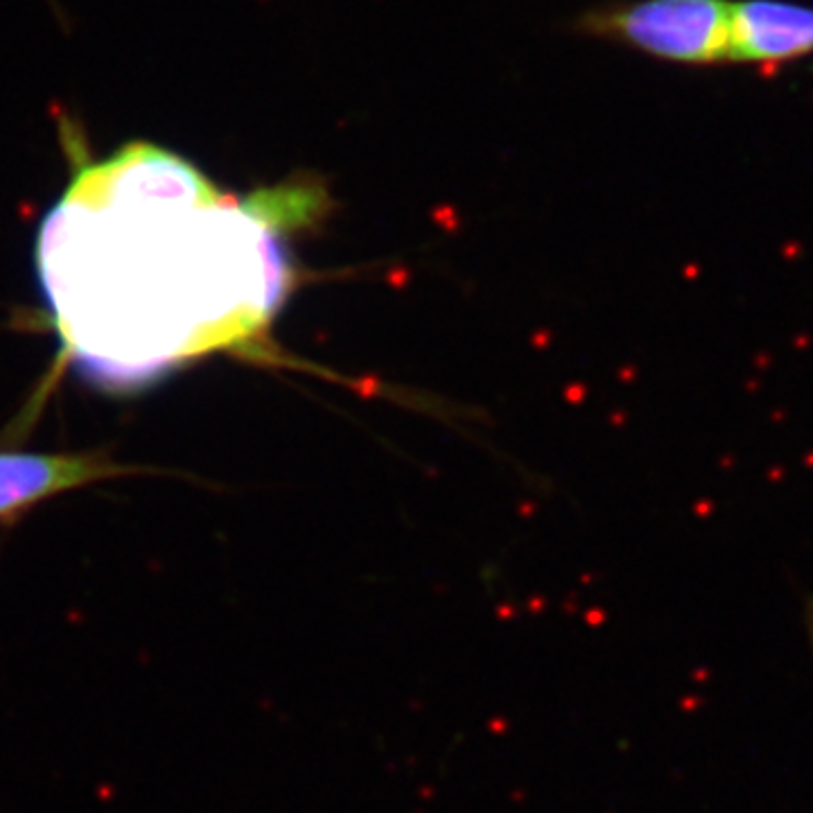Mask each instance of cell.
<instances>
[{"mask_svg": "<svg viewBox=\"0 0 813 813\" xmlns=\"http://www.w3.org/2000/svg\"><path fill=\"white\" fill-rule=\"evenodd\" d=\"M576 28L596 39L683 66L727 62V0H637L603 5L579 16Z\"/></svg>", "mask_w": 813, "mask_h": 813, "instance_id": "6da1fadb", "label": "cell"}, {"mask_svg": "<svg viewBox=\"0 0 813 813\" xmlns=\"http://www.w3.org/2000/svg\"><path fill=\"white\" fill-rule=\"evenodd\" d=\"M120 470L100 454L0 452V518Z\"/></svg>", "mask_w": 813, "mask_h": 813, "instance_id": "3957f363", "label": "cell"}, {"mask_svg": "<svg viewBox=\"0 0 813 813\" xmlns=\"http://www.w3.org/2000/svg\"><path fill=\"white\" fill-rule=\"evenodd\" d=\"M811 55L813 7L788 0L730 3V64L782 66Z\"/></svg>", "mask_w": 813, "mask_h": 813, "instance_id": "7a4b0ae2", "label": "cell"}]
</instances>
